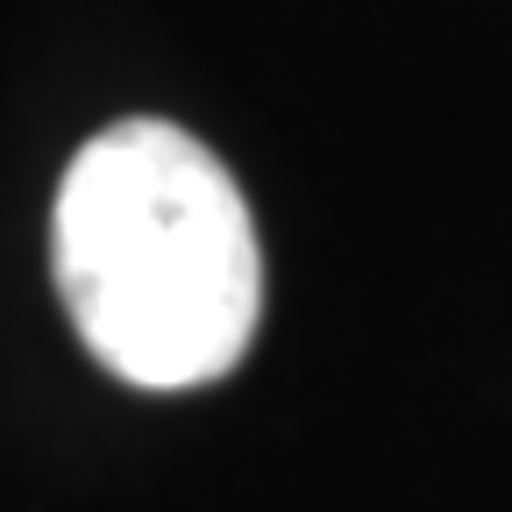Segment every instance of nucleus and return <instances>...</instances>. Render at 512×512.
Returning <instances> with one entry per match:
<instances>
[{
    "instance_id": "f257e3e1",
    "label": "nucleus",
    "mask_w": 512,
    "mask_h": 512,
    "mask_svg": "<svg viewBox=\"0 0 512 512\" xmlns=\"http://www.w3.org/2000/svg\"><path fill=\"white\" fill-rule=\"evenodd\" d=\"M50 278L79 342L143 392L228 377L264 320V249L228 164L178 121H114L64 164Z\"/></svg>"
}]
</instances>
